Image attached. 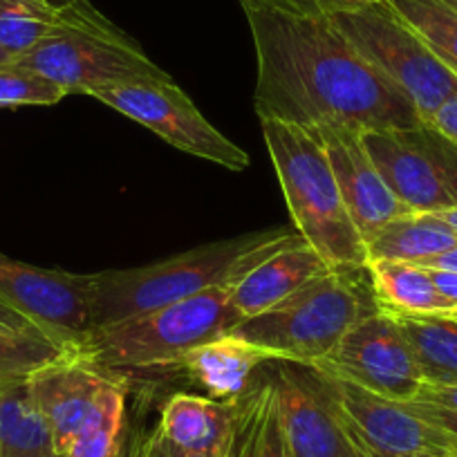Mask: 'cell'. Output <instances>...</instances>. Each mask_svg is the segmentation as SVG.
<instances>
[{
	"label": "cell",
	"mask_w": 457,
	"mask_h": 457,
	"mask_svg": "<svg viewBox=\"0 0 457 457\" xmlns=\"http://www.w3.org/2000/svg\"><path fill=\"white\" fill-rule=\"evenodd\" d=\"M243 12L256 50L253 110L261 121L359 133L424 121L329 16H294L258 5H243Z\"/></svg>",
	"instance_id": "obj_1"
},
{
	"label": "cell",
	"mask_w": 457,
	"mask_h": 457,
	"mask_svg": "<svg viewBox=\"0 0 457 457\" xmlns=\"http://www.w3.org/2000/svg\"><path fill=\"white\" fill-rule=\"evenodd\" d=\"M301 236L262 228L202 245L153 265L92 274V323L96 328L160 310L213 287H236L252 270Z\"/></svg>",
	"instance_id": "obj_2"
},
{
	"label": "cell",
	"mask_w": 457,
	"mask_h": 457,
	"mask_svg": "<svg viewBox=\"0 0 457 457\" xmlns=\"http://www.w3.org/2000/svg\"><path fill=\"white\" fill-rule=\"evenodd\" d=\"M377 312L381 307L368 267H343L271 310L240 320L231 334L261 348L271 361L312 366L328 359L354 325Z\"/></svg>",
	"instance_id": "obj_3"
},
{
	"label": "cell",
	"mask_w": 457,
	"mask_h": 457,
	"mask_svg": "<svg viewBox=\"0 0 457 457\" xmlns=\"http://www.w3.org/2000/svg\"><path fill=\"white\" fill-rule=\"evenodd\" d=\"M296 234L332 270L368 267V247L343 204L328 153L312 129L261 121Z\"/></svg>",
	"instance_id": "obj_4"
},
{
	"label": "cell",
	"mask_w": 457,
	"mask_h": 457,
	"mask_svg": "<svg viewBox=\"0 0 457 457\" xmlns=\"http://www.w3.org/2000/svg\"><path fill=\"white\" fill-rule=\"evenodd\" d=\"M14 63L50 79L68 95L95 96L110 87L169 79L144 47L90 0H74L59 10L47 37Z\"/></svg>",
	"instance_id": "obj_5"
},
{
	"label": "cell",
	"mask_w": 457,
	"mask_h": 457,
	"mask_svg": "<svg viewBox=\"0 0 457 457\" xmlns=\"http://www.w3.org/2000/svg\"><path fill=\"white\" fill-rule=\"evenodd\" d=\"M240 323L231 287H213L146 314L92 329L83 353L110 372L169 370L202 343L228 334Z\"/></svg>",
	"instance_id": "obj_6"
},
{
	"label": "cell",
	"mask_w": 457,
	"mask_h": 457,
	"mask_svg": "<svg viewBox=\"0 0 457 457\" xmlns=\"http://www.w3.org/2000/svg\"><path fill=\"white\" fill-rule=\"evenodd\" d=\"M329 19L368 63L412 101L424 121H433L448 101L457 99L455 74L390 3L338 12Z\"/></svg>",
	"instance_id": "obj_7"
},
{
	"label": "cell",
	"mask_w": 457,
	"mask_h": 457,
	"mask_svg": "<svg viewBox=\"0 0 457 457\" xmlns=\"http://www.w3.org/2000/svg\"><path fill=\"white\" fill-rule=\"evenodd\" d=\"M368 153L395 195L412 213L457 209V142L430 121L368 130Z\"/></svg>",
	"instance_id": "obj_8"
},
{
	"label": "cell",
	"mask_w": 457,
	"mask_h": 457,
	"mask_svg": "<svg viewBox=\"0 0 457 457\" xmlns=\"http://www.w3.org/2000/svg\"><path fill=\"white\" fill-rule=\"evenodd\" d=\"M95 99L153 130L157 137L188 155L236 173L252 164L247 151L220 133L170 77L110 87L96 92Z\"/></svg>",
	"instance_id": "obj_9"
},
{
	"label": "cell",
	"mask_w": 457,
	"mask_h": 457,
	"mask_svg": "<svg viewBox=\"0 0 457 457\" xmlns=\"http://www.w3.org/2000/svg\"><path fill=\"white\" fill-rule=\"evenodd\" d=\"M337 415L363 448L381 455L457 457V437L408 408L312 366Z\"/></svg>",
	"instance_id": "obj_10"
},
{
	"label": "cell",
	"mask_w": 457,
	"mask_h": 457,
	"mask_svg": "<svg viewBox=\"0 0 457 457\" xmlns=\"http://www.w3.org/2000/svg\"><path fill=\"white\" fill-rule=\"evenodd\" d=\"M0 301L68 350L83 348L95 329L92 274L43 270L0 253Z\"/></svg>",
	"instance_id": "obj_11"
},
{
	"label": "cell",
	"mask_w": 457,
	"mask_h": 457,
	"mask_svg": "<svg viewBox=\"0 0 457 457\" xmlns=\"http://www.w3.org/2000/svg\"><path fill=\"white\" fill-rule=\"evenodd\" d=\"M312 366L402 403L415 402L426 386L415 350L397 319L386 312L354 325L328 359Z\"/></svg>",
	"instance_id": "obj_12"
},
{
	"label": "cell",
	"mask_w": 457,
	"mask_h": 457,
	"mask_svg": "<svg viewBox=\"0 0 457 457\" xmlns=\"http://www.w3.org/2000/svg\"><path fill=\"white\" fill-rule=\"evenodd\" d=\"M289 457H363L312 366L271 361Z\"/></svg>",
	"instance_id": "obj_13"
},
{
	"label": "cell",
	"mask_w": 457,
	"mask_h": 457,
	"mask_svg": "<svg viewBox=\"0 0 457 457\" xmlns=\"http://www.w3.org/2000/svg\"><path fill=\"white\" fill-rule=\"evenodd\" d=\"M312 130L319 135L328 153L343 204L366 243L390 220L412 213L381 178L359 130L343 126H320Z\"/></svg>",
	"instance_id": "obj_14"
},
{
	"label": "cell",
	"mask_w": 457,
	"mask_h": 457,
	"mask_svg": "<svg viewBox=\"0 0 457 457\" xmlns=\"http://www.w3.org/2000/svg\"><path fill=\"white\" fill-rule=\"evenodd\" d=\"M114 375L120 372L101 368L81 348L68 350L29 375V390L50 426L61 457Z\"/></svg>",
	"instance_id": "obj_15"
},
{
	"label": "cell",
	"mask_w": 457,
	"mask_h": 457,
	"mask_svg": "<svg viewBox=\"0 0 457 457\" xmlns=\"http://www.w3.org/2000/svg\"><path fill=\"white\" fill-rule=\"evenodd\" d=\"M332 267L303 238L271 253L256 270L249 271L236 287H231V303L240 320L262 314L283 303L298 289L329 274Z\"/></svg>",
	"instance_id": "obj_16"
},
{
	"label": "cell",
	"mask_w": 457,
	"mask_h": 457,
	"mask_svg": "<svg viewBox=\"0 0 457 457\" xmlns=\"http://www.w3.org/2000/svg\"><path fill=\"white\" fill-rule=\"evenodd\" d=\"M270 361L261 348L228 332L193 348L169 370H182L218 402H234L249 388L253 372Z\"/></svg>",
	"instance_id": "obj_17"
},
{
	"label": "cell",
	"mask_w": 457,
	"mask_h": 457,
	"mask_svg": "<svg viewBox=\"0 0 457 457\" xmlns=\"http://www.w3.org/2000/svg\"><path fill=\"white\" fill-rule=\"evenodd\" d=\"M157 430L179 451H220L228 446L234 430V402L175 393L162 406Z\"/></svg>",
	"instance_id": "obj_18"
},
{
	"label": "cell",
	"mask_w": 457,
	"mask_h": 457,
	"mask_svg": "<svg viewBox=\"0 0 457 457\" xmlns=\"http://www.w3.org/2000/svg\"><path fill=\"white\" fill-rule=\"evenodd\" d=\"M227 457H289L278 390L270 375L252 379L249 388L234 399V430Z\"/></svg>",
	"instance_id": "obj_19"
},
{
	"label": "cell",
	"mask_w": 457,
	"mask_h": 457,
	"mask_svg": "<svg viewBox=\"0 0 457 457\" xmlns=\"http://www.w3.org/2000/svg\"><path fill=\"white\" fill-rule=\"evenodd\" d=\"M372 289L381 312L393 316H444L455 319L457 312L437 292L433 276L426 267L415 262L372 261L368 262Z\"/></svg>",
	"instance_id": "obj_20"
},
{
	"label": "cell",
	"mask_w": 457,
	"mask_h": 457,
	"mask_svg": "<svg viewBox=\"0 0 457 457\" xmlns=\"http://www.w3.org/2000/svg\"><path fill=\"white\" fill-rule=\"evenodd\" d=\"M368 262L397 261L421 265L457 247V231L437 213H406L390 220L366 243Z\"/></svg>",
	"instance_id": "obj_21"
},
{
	"label": "cell",
	"mask_w": 457,
	"mask_h": 457,
	"mask_svg": "<svg viewBox=\"0 0 457 457\" xmlns=\"http://www.w3.org/2000/svg\"><path fill=\"white\" fill-rule=\"evenodd\" d=\"M0 457H61L29 377L0 386Z\"/></svg>",
	"instance_id": "obj_22"
},
{
	"label": "cell",
	"mask_w": 457,
	"mask_h": 457,
	"mask_svg": "<svg viewBox=\"0 0 457 457\" xmlns=\"http://www.w3.org/2000/svg\"><path fill=\"white\" fill-rule=\"evenodd\" d=\"M126 393L129 384L114 375L96 397L90 415L65 448L63 457H120L129 444L126 424Z\"/></svg>",
	"instance_id": "obj_23"
},
{
	"label": "cell",
	"mask_w": 457,
	"mask_h": 457,
	"mask_svg": "<svg viewBox=\"0 0 457 457\" xmlns=\"http://www.w3.org/2000/svg\"><path fill=\"white\" fill-rule=\"evenodd\" d=\"M415 350L426 384H457V320L444 316H395Z\"/></svg>",
	"instance_id": "obj_24"
},
{
	"label": "cell",
	"mask_w": 457,
	"mask_h": 457,
	"mask_svg": "<svg viewBox=\"0 0 457 457\" xmlns=\"http://www.w3.org/2000/svg\"><path fill=\"white\" fill-rule=\"evenodd\" d=\"M390 5L457 77V10L444 0H390Z\"/></svg>",
	"instance_id": "obj_25"
},
{
	"label": "cell",
	"mask_w": 457,
	"mask_h": 457,
	"mask_svg": "<svg viewBox=\"0 0 457 457\" xmlns=\"http://www.w3.org/2000/svg\"><path fill=\"white\" fill-rule=\"evenodd\" d=\"M56 14L50 0H0V47L21 59L47 37Z\"/></svg>",
	"instance_id": "obj_26"
},
{
	"label": "cell",
	"mask_w": 457,
	"mask_h": 457,
	"mask_svg": "<svg viewBox=\"0 0 457 457\" xmlns=\"http://www.w3.org/2000/svg\"><path fill=\"white\" fill-rule=\"evenodd\" d=\"M63 353H68V348L46 337L0 329V386L28 379L32 372L59 359Z\"/></svg>",
	"instance_id": "obj_27"
},
{
	"label": "cell",
	"mask_w": 457,
	"mask_h": 457,
	"mask_svg": "<svg viewBox=\"0 0 457 457\" xmlns=\"http://www.w3.org/2000/svg\"><path fill=\"white\" fill-rule=\"evenodd\" d=\"M68 92L50 79L32 72L19 63L0 68V108H29V105H56Z\"/></svg>",
	"instance_id": "obj_28"
},
{
	"label": "cell",
	"mask_w": 457,
	"mask_h": 457,
	"mask_svg": "<svg viewBox=\"0 0 457 457\" xmlns=\"http://www.w3.org/2000/svg\"><path fill=\"white\" fill-rule=\"evenodd\" d=\"M375 3H390V0H240V5H258L294 16H332Z\"/></svg>",
	"instance_id": "obj_29"
},
{
	"label": "cell",
	"mask_w": 457,
	"mask_h": 457,
	"mask_svg": "<svg viewBox=\"0 0 457 457\" xmlns=\"http://www.w3.org/2000/svg\"><path fill=\"white\" fill-rule=\"evenodd\" d=\"M415 402L457 412V384H426Z\"/></svg>",
	"instance_id": "obj_30"
},
{
	"label": "cell",
	"mask_w": 457,
	"mask_h": 457,
	"mask_svg": "<svg viewBox=\"0 0 457 457\" xmlns=\"http://www.w3.org/2000/svg\"><path fill=\"white\" fill-rule=\"evenodd\" d=\"M0 329L3 332H16V334H32V337H47L46 332H43L38 325H34L32 320L25 319L23 314H19L16 310H12L10 305H5V303L0 301ZM52 341V338H50Z\"/></svg>",
	"instance_id": "obj_31"
},
{
	"label": "cell",
	"mask_w": 457,
	"mask_h": 457,
	"mask_svg": "<svg viewBox=\"0 0 457 457\" xmlns=\"http://www.w3.org/2000/svg\"><path fill=\"white\" fill-rule=\"evenodd\" d=\"M408 408H411L412 412H417L420 417H424V420L442 426V428H446L448 433L455 435L457 437V412L455 411H446V408L430 406V403H421V402H408Z\"/></svg>",
	"instance_id": "obj_32"
},
{
	"label": "cell",
	"mask_w": 457,
	"mask_h": 457,
	"mask_svg": "<svg viewBox=\"0 0 457 457\" xmlns=\"http://www.w3.org/2000/svg\"><path fill=\"white\" fill-rule=\"evenodd\" d=\"M133 457H166V444L157 426L153 430H139L133 435Z\"/></svg>",
	"instance_id": "obj_33"
},
{
	"label": "cell",
	"mask_w": 457,
	"mask_h": 457,
	"mask_svg": "<svg viewBox=\"0 0 457 457\" xmlns=\"http://www.w3.org/2000/svg\"><path fill=\"white\" fill-rule=\"evenodd\" d=\"M428 270V267H426ZM433 276V283L437 292L442 294L444 301L457 312V271H444V270H428Z\"/></svg>",
	"instance_id": "obj_34"
},
{
	"label": "cell",
	"mask_w": 457,
	"mask_h": 457,
	"mask_svg": "<svg viewBox=\"0 0 457 457\" xmlns=\"http://www.w3.org/2000/svg\"><path fill=\"white\" fill-rule=\"evenodd\" d=\"M430 124H435L439 130H444L448 137H453L457 142V99L448 101V104L435 114Z\"/></svg>",
	"instance_id": "obj_35"
},
{
	"label": "cell",
	"mask_w": 457,
	"mask_h": 457,
	"mask_svg": "<svg viewBox=\"0 0 457 457\" xmlns=\"http://www.w3.org/2000/svg\"><path fill=\"white\" fill-rule=\"evenodd\" d=\"M421 267H428V270L457 271V247L446 249V252H442V253H437V256L428 258V261L421 262Z\"/></svg>",
	"instance_id": "obj_36"
},
{
	"label": "cell",
	"mask_w": 457,
	"mask_h": 457,
	"mask_svg": "<svg viewBox=\"0 0 457 457\" xmlns=\"http://www.w3.org/2000/svg\"><path fill=\"white\" fill-rule=\"evenodd\" d=\"M227 451L228 446L220 448V451H179V448L166 444V457H227Z\"/></svg>",
	"instance_id": "obj_37"
},
{
	"label": "cell",
	"mask_w": 457,
	"mask_h": 457,
	"mask_svg": "<svg viewBox=\"0 0 457 457\" xmlns=\"http://www.w3.org/2000/svg\"><path fill=\"white\" fill-rule=\"evenodd\" d=\"M437 215L444 220V222H448V224H451V227L457 231V209H453V211H442V213H437Z\"/></svg>",
	"instance_id": "obj_38"
},
{
	"label": "cell",
	"mask_w": 457,
	"mask_h": 457,
	"mask_svg": "<svg viewBox=\"0 0 457 457\" xmlns=\"http://www.w3.org/2000/svg\"><path fill=\"white\" fill-rule=\"evenodd\" d=\"M354 442H357V439H354ZM357 446L361 448V453H363V455H366V457H397V455H381V453L370 451V448H363L361 444H359V442H357ZM406 457H417V455H406Z\"/></svg>",
	"instance_id": "obj_39"
},
{
	"label": "cell",
	"mask_w": 457,
	"mask_h": 457,
	"mask_svg": "<svg viewBox=\"0 0 457 457\" xmlns=\"http://www.w3.org/2000/svg\"><path fill=\"white\" fill-rule=\"evenodd\" d=\"M10 63H14V59H12V56L7 54L3 47H0V68H5V65H10Z\"/></svg>",
	"instance_id": "obj_40"
},
{
	"label": "cell",
	"mask_w": 457,
	"mask_h": 457,
	"mask_svg": "<svg viewBox=\"0 0 457 457\" xmlns=\"http://www.w3.org/2000/svg\"><path fill=\"white\" fill-rule=\"evenodd\" d=\"M74 0H50V5L54 7V10H63V7L72 5Z\"/></svg>",
	"instance_id": "obj_41"
},
{
	"label": "cell",
	"mask_w": 457,
	"mask_h": 457,
	"mask_svg": "<svg viewBox=\"0 0 457 457\" xmlns=\"http://www.w3.org/2000/svg\"><path fill=\"white\" fill-rule=\"evenodd\" d=\"M120 457H133V435H130L129 444H126L124 453H121V455H120Z\"/></svg>",
	"instance_id": "obj_42"
},
{
	"label": "cell",
	"mask_w": 457,
	"mask_h": 457,
	"mask_svg": "<svg viewBox=\"0 0 457 457\" xmlns=\"http://www.w3.org/2000/svg\"><path fill=\"white\" fill-rule=\"evenodd\" d=\"M444 3H446V5H451L453 10H457V0H444Z\"/></svg>",
	"instance_id": "obj_43"
},
{
	"label": "cell",
	"mask_w": 457,
	"mask_h": 457,
	"mask_svg": "<svg viewBox=\"0 0 457 457\" xmlns=\"http://www.w3.org/2000/svg\"><path fill=\"white\" fill-rule=\"evenodd\" d=\"M455 320H457V316H455Z\"/></svg>",
	"instance_id": "obj_44"
}]
</instances>
